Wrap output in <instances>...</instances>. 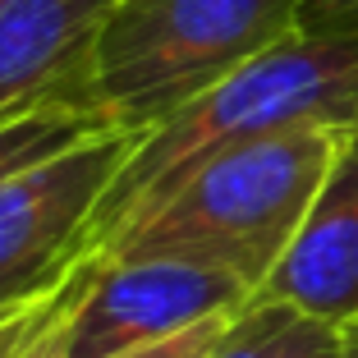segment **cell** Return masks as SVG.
<instances>
[{"mask_svg": "<svg viewBox=\"0 0 358 358\" xmlns=\"http://www.w3.org/2000/svg\"><path fill=\"white\" fill-rule=\"evenodd\" d=\"M308 124H358V37L299 28L161 124L143 129L87 225L83 253L106 257L207 161Z\"/></svg>", "mask_w": 358, "mask_h": 358, "instance_id": "obj_1", "label": "cell"}, {"mask_svg": "<svg viewBox=\"0 0 358 358\" xmlns=\"http://www.w3.org/2000/svg\"><path fill=\"white\" fill-rule=\"evenodd\" d=\"M354 124H308L207 161L143 216L106 257H179L262 289L303 225Z\"/></svg>", "mask_w": 358, "mask_h": 358, "instance_id": "obj_2", "label": "cell"}, {"mask_svg": "<svg viewBox=\"0 0 358 358\" xmlns=\"http://www.w3.org/2000/svg\"><path fill=\"white\" fill-rule=\"evenodd\" d=\"M303 28V0H110L83 69L106 124L143 134Z\"/></svg>", "mask_w": 358, "mask_h": 358, "instance_id": "obj_3", "label": "cell"}, {"mask_svg": "<svg viewBox=\"0 0 358 358\" xmlns=\"http://www.w3.org/2000/svg\"><path fill=\"white\" fill-rule=\"evenodd\" d=\"M129 129L101 124L74 143L0 175V303L55 285L83 257V239L110 193L129 148Z\"/></svg>", "mask_w": 358, "mask_h": 358, "instance_id": "obj_4", "label": "cell"}, {"mask_svg": "<svg viewBox=\"0 0 358 358\" xmlns=\"http://www.w3.org/2000/svg\"><path fill=\"white\" fill-rule=\"evenodd\" d=\"M253 299L239 275L179 257H96L78 303L51 340V358H120L234 317Z\"/></svg>", "mask_w": 358, "mask_h": 358, "instance_id": "obj_5", "label": "cell"}, {"mask_svg": "<svg viewBox=\"0 0 358 358\" xmlns=\"http://www.w3.org/2000/svg\"><path fill=\"white\" fill-rule=\"evenodd\" d=\"M253 299L299 308L340 331L358 327V124Z\"/></svg>", "mask_w": 358, "mask_h": 358, "instance_id": "obj_6", "label": "cell"}, {"mask_svg": "<svg viewBox=\"0 0 358 358\" xmlns=\"http://www.w3.org/2000/svg\"><path fill=\"white\" fill-rule=\"evenodd\" d=\"M106 10L110 0H0V120L46 101L87 106L83 69Z\"/></svg>", "mask_w": 358, "mask_h": 358, "instance_id": "obj_7", "label": "cell"}, {"mask_svg": "<svg viewBox=\"0 0 358 358\" xmlns=\"http://www.w3.org/2000/svg\"><path fill=\"white\" fill-rule=\"evenodd\" d=\"M349 331L285 303L248 299L202 358H345Z\"/></svg>", "mask_w": 358, "mask_h": 358, "instance_id": "obj_8", "label": "cell"}, {"mask_svg": "<svg viewBox=\"0 0 358 358\" xmlns=\"http://www.w3.org/2000/svg\"><path fill=\"white\" fill-rule=\"evenodd\" d=\"M92 266L96 257L83 253L55 285H46L28 299H14V303H0V358H42L60 322L69 317V308L78 303Z\"/></svg>", "mask_w": 358, "mask_h": 358, "instance_id": "obj_9", "label": "cell"}, {"mask_svg": "<svg viewBox=\"0 0 358 358\" xmlns=\"http://www.w3.org/2000/svg\"><path fill=\"white\" fill-rule=\"evenodd\" d=\"M106 120L92 115L87 106L78 101H46L32 106V110H19V115L0 120V175L28 166V161L46 157V152L74 143L87 129H101Z\"/></svg>", "mask_w": 358, "mask_h": 358, "instance_id": "obj_10", "label": "cell"}, {"mask_svg": "<svg viewBox=\"0 0 358 358\" xmlns=\"http://www.w3.org/2000/svg\"><path fill=\"white\" fill-rule=\"evenodd\" d=\"M225 327H230V317H216V322H202V327L184 331V336H175V340H161V345L134 349V354H120V358H202L211 345H216V336H221ZM51 340H55V336H51ZM42 358H51V345H46Z\"/></svg>", "mask_w": 358, "mask_h": 358, "instance_id": "obj_11", "label": "cell"}, {"mask_svg": "<svg viewBox=\"0 0 358 358\" xmlns=\"http://www.w3.org/2000/svg\"><path fill=\"white\" fill-rule=\"evenodd\" d=\"M303 28L358 37V0H303Z\"/></svg>", "mask_w": 358, "mask_h": 358, "instance_id": "obj_12", "label": "cell"}, {"mask_svg": "<svg viewBox=\"0 0 358 358\" xmlns=\"http://www.w3.org/2000/svg\"><path fill=\"white\" fill-rule=\"evenodd\" d=\"M345 358H358V327L349 331V354H345Z\"/></svg>", "mask_w": 358, "mask_h": 358, "instance_id": "obj_13", "label": "cell"}]
</instances>
